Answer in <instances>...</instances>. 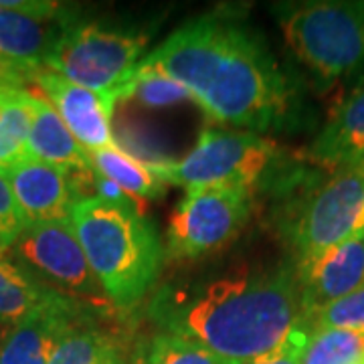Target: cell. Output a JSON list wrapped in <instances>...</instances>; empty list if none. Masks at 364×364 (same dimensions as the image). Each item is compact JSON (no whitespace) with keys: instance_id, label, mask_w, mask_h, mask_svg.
Instances as JSON below:
<instances>
[{"instance_id":"6da1fadb","label":"cell","mask_w":364,"mask_h":364,"mask_svg":"<svg viewBox=\"0 0 364 364\" xmlns=\"http://www.w3.org/2000/svg\"><path fill=\"white\" fill-rule=\"evenodd\" d=\"M144 61L181 83L215 122L267 132L289 112L291 91L272 53L249 26L219 13L176 28Z\"/></svg>"},{"instance_id":"7a4b0ae2","label":"cell","mask_w":364,"mask_h":364,"mask_svg":"<svg viewBox=\"0 0 364 364\" xmlns=\"http://www.w3.org/2000/svg\"><path fill=\"white\" fill-rule=\"evenodd\" d=\"M152 312L164 332L195 340L229 363L269 354L304 324L298 272L289 267L164 291Z\"/></svg>"},{"instance_id":"3957f363","label":"cell","mask_w":364,"mask_h":364,"mask_svg":"<svg viewBox=\"0 0 364 364\" xmlns=\"http://www.w3.org/2000/svg\"><path fill=\"white\" fill-rule=\"evenodd\" d=\"M69 221L109 304L122 312L134 310L156 284L164 259L146 210L83 196L73 203Z\"/></svg>"},{"instance_id":"277c9868","label":"cell","mask_w":364,"mask_h":364,"mask_svg":"<svg viewBox=\"0 0 364 364\" xmlns=\"http://www.w3.org/2000/svg\"><path fill=\"white\" fill-rule=\"evenodd\" d=\"M287 47L324 81L364 65V2H298L275 9Z\"/></svg>"},{"instance_id":"5b68a950","label":"cell","mask_w":364,"mask_h":364,"mask_svg":"<svg viewBox=\"0 0 364 364\" xmlns=\"http://www.w3.org/2000/svg\"><path fill=\"white\" fill-rule=\"evenodd\" d=\"M146 45L148 37L142 33L67 21L43 67L117 102L142 63Z\"/></svg>"},{"instance_id":"8992f818","label":"cell","mask_w":364,"mask_h":364,"mask_svg":"<svg viewBox=\"0 0 364 364\" xmlns=\"http://www.w3.org/2000/svg\"><path fill=\"white\" fill-rule=\"evenodd\" d=\"M275 156V146L253 132L207 130L178 162L152 164L164 184L186 191L227 186L251 191Z\"/></svg>"},{"instance_id":"52a82bcc","label":"cell","mask_w":364,"mask_h":364,"mask_svg":"<svg viewBox=\"0 0 364 364\" xmlns=\"http://www.w3.org/2000/svg\"><path fill=\"white\" fill-rule=\"evenodd\" d=\"M251 215V191L210 186L188 191L166 233L172 259H196L229 245Z\"/></svg>"},{"instance_id":"ba28073f","label":"cell","mask_w":364,"mask_h":364,"mask_svg":"<svg viewBox=\"0 0 364 364\" xmlns=\"http://www.w3.org/2000/svg\"><path fill=\"white\" fill-rule=\"evenodd\" d=\"M364 233V170H342L320 186L299 210L291 227L298 267Z\"/></svg>"},{"instance_id":"9c48e42d","label":"cell","mask_w":364,"mask_h":364,"mask_svg":"<svg viewBox=\"0 0 364 364\" xmlns=\"http://www.w3.org/2000/svg\"><path fill=\"white\" fill-rule=\"evenodd\" d=\"M11 249V255L33 265V269L55 284L59 294L71 299H85L97 308H105L109 304L97 277L91 272L69 219L28 223Z\"/></svg>"},{"instance_id":"30bf717a","label":"cell","mask_w":364,"mask_h":364,"mask_svg":"<svg viewBox=\"0 0 364 364\" xmlns=\"http://www.w3.org/2000/svg\"><path fill=\"white\" fill-rule=\"evenodd\" d=\"M55 2H9L0 0V57L31 77L43 67L51 45L67 21Z\"/></svg>"},{"instance_id":"8fae6325","label":"cell","mask_w":364,"mask_h":364,"mask_svg":"<svg viewBox=\"0 0 364 364\" xmlns=\"http://www.w3.org/2000/svg\"><path fill=\"white\" fill-rule=\"evenodd\" d=\"M87 320L79 301L55 294L0 340V364H49L67 334Z\"/></svg>"},{"instance_id":"7c38bea8","label":"cell","mask_w":364,"mask_h":364,"mask_svg":"<svg viewBox=\"0 0 364 364\" xmlns=\"http://www.w3.org/2000/svg\"><path fill=\"white\" fill-rule=\"evenodd\" d=\"M31 77L83 150L95 152L114 146L112 112L116 102L112 97L85 90L45 67L37 69Z\"/></svg>"},{"instance_id":"4fadbf2b","label":"cell","mask_w":364,"mask_h":364,"mask_svg":"<svg viewBox=\"0 0 364 364\" xmlns=\"http://www.w3.org/2000/svg\"><path fill=\"white\" fill-rule=\"evenodd\" d=\"M21 213L28 223L67 221L77 200L71 172L25 156L4 168Z\"/></svg>"},{"instance_id":"5bb4252c","label":"cell","mask_w":364,"mask_h":364,"mask_svg":"<svg viewBox=\"0 0 364 364\" xmlns=\"http://www.w3.org/2000/svg\"><path fill=\"white\" fill-rule=\"evenodd\" d=\"M296 272L306 320L334 299L364 286V233L354 235Z\"/></svg>"},{"instance_id":"9a60e30c","label":"cell","mask_w":364,"mask_h":364,"mask_svg":"<svg viewBox=\"0 0 364 364\" xmlns=\"http://www.w3.org/2000/svg\"><path fill=\"white\" fill-rule=\"evenodd\" d=\"M306 156L330 172L364 170V87L332 112Z\"/></svg>"},{"instance_id":"2e32d148","label":"cell","mask_w":364,"mask_h":364,"mask_svg":"<svg viewBox=\"0 0 364 364\" xmlns=\"http://www.w3.org/2000/svg\"><path fill=\"white\" fill-rule=\"evenodd\" d=\"M25 100L31 114L26 156L37 158L41 162L63 170L90 168L87 150L79 146L55 107L35 91L25 90Z\"/></svg>"},{"instance_id":"e0dca14e","label":"cell","mask_w":364,"mask_h":364,"mask_svg":"<svg viewBox=\"0 0 364 364\" xmlns=\"http://www.w3.org/2000/svg\"><path fill=\"white\" fill-rule=\"evenodd\" d=\"M93 170L104 174L105 178L114 181L128 195L138 200L158 198L166 193V184L158 178L152 164H144L140 160L130 156L126 150L107 146L104 150L87 152Z\"/></svg>"},{"instance_id":"ac0fdd59","label":"cell","mask_w":364,"mask_h":364,"mask_svg":"<svg viewBox=\"0 0 364 364\" xmlns=\"http://www.w3.org/2000/svg\"><path fill=\"white\" fill-rule=\"evenodd\" d=\"M55 294H59L55 287L39 284L9 251L0 249V322L16 324Z\"/></svg>"},{"instance_id":"d6986e66","label":"cell","mask_w":364,"mask_h":364,"mask_svg":"<svg viewBox=\"0 0 364 364\" xmlns=\"http://www.w3.org/2000/svg\"><path fill=\"white\" fill-rule=\"evenodd\" d=\"M31 130V114L25 90L0 87V168H9L26 156V140Z\"/></svg>"},{"instance_id":"ffe728a7","label":"cell","mask_w":364,"mask_h":364,"mask_svg":"<svg viewBox=\"0 0 364 364\" xmlns=\"http://www.w3.org/2000/svg\"><path fill=\"white\" fill-rule=\"evenodd\" d=\"M49 364H122L116 340L87 322L67 334Z\"/></svg>"},{"instance_id":"44dd1931","label":"cell","mask_w":364,"mask_h":364,"mask_svg":"<svg viewBox=\"0 0 364 364\" xmlns=\"http://www.w3.org/2000/svg\"><path fill=\"white\" fill-rule=\"evenodd\" d=\"M299 364H364V332L340 328L310 330Z\"/></svg>"},{"instance_id":"7402d4cb","label":"cell","mask_w":364,"mask_h":364,"mask_svg":"<svg viewBox=\"0 0 364 364\" xmlns=\"http://www.w3.org/2000/svg\"><path fill=\"white\" fill-rule=\"evenodd\" d=\"M138 364H233L217 356L195 340L172 332H160L140 352Z\"/></svg>"},{"instance_id":"603a6c76","label":"cell","mask_w":364,"mask_h":364,"mask_svg":"<svg viewBox=\"0 0 364 364\" xmlns=\"http://www.w3.org/2000/svg\"><path fill=\"white\" fill-rule=\"evenodd\" d=\"M122 100H136L140 105L160 109V107L178 105L186 100H193V97L181 83L164 75L156 67L148 65L142 59V63L136 69V75L132 79Z\"/></svg>"},{"instance_id":"cb8c5ba5","label":"cell","mask_w":364,"mask_h":364,"mask_svg":"<svg viewBox=\"0 0 364 364\" xmlns=\"http://www.w3.org/2000/svg\"><path fill=\"white\" fill-rule=\"evenodd\" d=\"M306 324L310 326V330L340 328L364 332V286L320 308L310 318H306Z\"/></svg>"},{"instance_id":"d4e9b609","label":"cell","mask_w":364,"mask_h":364,"mask_svg":"<svg viewBox=\"0 0 364 364\" xmlns=\"http://www.w3.org/2000/svg\"><path fill=\"white\" fill-rule=\"evenodd\" d=\"M26 227L25 215L21 213L18 203L13 195L11 182L0 168V249L9 251L16 241V237Z\"/></svg>"},{"instance_id":"484cf974","label":"cell","mask_w":364,"mask_h":364,"mask_svg":"<svg viewBox=\"0 0 364 364\" xmlns=\"http://www.w3.org/2000/svg\"><path fill=\"white\" fill-rule=\"evenodd\" d=\"M310 336V326L304 324L298 326L289 338L279 346L275 348L269 354H263L259 358H253V360H245V363H233V364H299V358H301V350L306 346V340Z\"/></svg>"},{"instance_id":"4316f807","label":"cell","mask_w":364,"mask_h":364,"mask_svg":"<svg viewBox=\"0 0 364 364\" xmlns=\"http://www.w3.org/2000/svg\"><path fill=\"white\" fill-rule=\"evenodd\" d=\"M21 73L14 71L13 67L9 65L2 57H0V85H13L18 87V81H21Z\"/></svg>"},{"instance_id":"83f0119b","label":"cell","mask_w":364,"mask_h":364,"mask_svg":"<svg viewBox=\"0 0 364 364\" xmlns=\"http://www.w3.org/2000/svg\"><path fill=\"white\" fill-rule=\"evenodd\" d=\"M0 87H2V85H0Z\"/></svg>"}]
</instances>
